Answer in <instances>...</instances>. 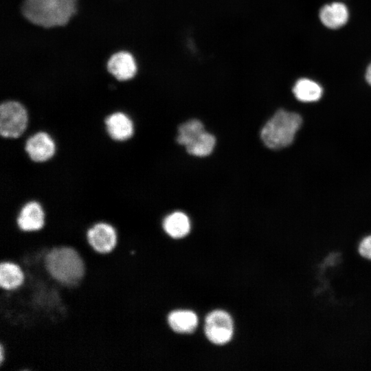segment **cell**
<instances>
[{
	"label": "cell",
	"mask_w": 371,
	"mask_h": 371,
	"mask_svg": "<svg viewBox=\"0 0 371 371\" xmlns=\"http://www.w3.org/2000/svg\"><path fill=\"white\" fill-rule=\"evenodd\" d=\"M90 246L98 253L109 254L115 247L117 234L115 227L105 221H99L90 227L87 232Z\"/></svg>",
	"instance_id": "cell-7"
},
{
	"label": "cell",
	"mask_w": 371,
	"mask_h": 371,
	"mask_svg": "<svg viewBox=\"0 0 371 371\" xmlns=\"http://www.w3.org/2000/svg\"><path fill=\"white\" fill-rule=\"evenodd\" d=\"M107 71L119 82L133 80L139 71V65L135 55L122 49L113 53L106 63Z\"/></svg>",
	"instance_id": "cell-6"
},
{
	"label": "cell",
	"mask_w": 371,
	"mask_h": 371,
	"mask_svg": "<svg viewBox=\"0 0 371 371\" xmlns=\"http://www.w3.org/2000/svg\"><path fill=\"white\" fill-rule=\"evenodd\" d=\"M348 16L347 7L339 2L325 5L319 11L322 23L331 29H337L344 25L348 21Z\"/></svg>",
	"instance_id": "cell-11"
},
{
	"label": "cell",
	"mask_w": 371,
	"mask_h": 371,
	"mask_svg": "<svg viewBox=\"0 0 371 371\" xmlns=\"http://www.w3.org/2000/svg\"><path fill=\"white\" fill-rule=\"evenodd\" d=\"M44 266L52 279L65 286L77 284L85 274L82 258L69 246L52 248L45 256Z\"/></svg>",
	"instance_id": "cell-2"
},
{
	"label": "cell",
	"mask_w": 371,
	"mask_h": 371,
	"mask_svg": "<svg viewBox=\"0 0 371 371\" xmlns=\"http://www.w3.org/2000/svg\"><path fill=\"white\" fill-rule=\"evenodd\" d=\"M24 273L21 267L11 261L0 262V288L4 290H14L22 285Z\"/></svg>",
	"instance_id": "cell-12"
},
{
	"label": "cell",
	"mask_w": 371,
	"mask_h": 371,
	"mask_svg": "<svg viewBox=\"0 0 371 371\" xmlns=\"http://www.w3.org/2000/svg\"><path fill=\"white\" fill-rule=\"evenodd\" d=\"M25 150L32 161L45 162L54 155L56 144L47 133L40 131L26 140Z\"/></svg>",
	"instance_id": "cell-9"
},
{
	"label": "cell",
	"mask_w": 371,
	"mask_h": 371,
	"mask_svg": "<svg viewBox=\"0 0 371 371\" xmlns=\"http://www.w3.org/2000/svg\"><path fill=\"white\" fill-rule=\"evenodd\" d=\"M295 98L304 102L317 101L322 95L323 90L321 86L313 80L308 78L299 79L293 88Z\"/></svg>",
	"instance_id": "cell-15"
},
{
	"label": "cell",
	"mask_w": 371,
	"mask_h": 371,
	"mask_svg": "<svg viewBox=\"0 0 371 371\" xmlns=\"http://www.w3.org/2000/svg\"><path fill=\"white\" fill-rule=\"evenodd\" d=\"M366 79L367 82L371 85V63L367 68L366 73Z\"/></svg>",
	"instance_id": "cell-19"
},
{
	"label": "cell",
	"mask_w": 371,
	"mask_h": 371,
	"mask_svg": "<svg viewBox=\"0 0 371 371\" xmlns=\"http://www.w3.org/2000/svg\"><path fill=\"white\" fill-rule=\"evenodd\" d=\"M104 122L108 135L114 140L125 141L133 135V121L124 112H113L106 117Z\"/></svg>",
	"instance_id": "cell-10"
},
{
	"label": "cell",
	"mask_w": 371,
	"mask_h": 371,
	"mask_svg": "<svg viewBox=\"0 0 371 371\" xmlns=\"http://www.w3.org/2000/svg\"><path fill=\"white\" fill-rule=\"evenodd\" d=\"M205 131L204 126L198 120H190L181 124L178 128L177 142L186 147L196 140Z\"/></svg>",
	"instance_id": "cell-16"
},
{
	"label": "cell",
	"mask_w": 371,
	"mask_h": 371,
	"mask_svg": "<svg viewBox=\"0 0 371 371\" xmlns=\"http://www.w3.org/2000/svg\"><path fill=\"white\" fill-rule=\"evenodd\" d=\"M215 144L214 136L204 131L196 140L185 148L190 155L202 157L208 156L212 153Z\"/></svg>",
	"instance_id": "cell-17"
},
{
	"label": "cell",
	"mask_w": 371,
	"mask_h": 371,
	"mask_svg": "<svg viewBox=\"0 0 371 371\" xmlns=\"http://www.w3.org/2000/svg\"><path fill=\"white\" fill-rule=\"evenodd\" d=\"M302 122V117L297 113L278 110L261 129L260 138L271 149L284 148L293 141Z\"/></svg>",
	"instance_id": "cell-3"
},
{
	"label": "cell",
	"mask_w": 371,
	"mask_h": 371,
	"mask_svg": "<svg viewBox=\"0 0 371 371\" xmlns=\"http://www.w3.org/2000/svg\"><path fill=\"white\" fill-rule=\"evenodd\" d=\"M46 212L40 203L30 201L18 211L16 223L23 232H32L41 230L45 224Z\"/></svg>",
	"instance_id": "cell-8"
},
{
	"label": "cell",
	"mask_w": 371,
	"mask_h": 371,
	"mask_svg": "<svg viewBox=\"0 0 371 371\" xmlns=\"http://www.w3.org/2000/svg\"><path fill=\"white\" fill-rule=\"evenodd\" d=\"M27 111L16 100H6L0 105V134L5 138H18L26 130Z\"/></svg>",
	"instance_id": "cell-4"
},
{
	"label": "cell",
	"mask_w": 371,
	"mask_h": 371,
	"mask_svg": "<svg viewBox=\"0 0 371 371\" xmlns=\"http://www.w3.org/2000/svg\"><path fill=\"white\" fill-rule=\"evenodd\" d=\"M77 0H23L21 14L31 23L44 28L65 25L77 11Z\"/></svg>",
	"instance_id": "cell-1"
},
{
	"label": "cell",
	"mask_w": 371,
	"mask_h": 371,
	"mask_svg": "<svg viewBox=\"0 0 371 371\" xmlns=\"http://www.w3.org/2000/svg\"><path fill=\"white\" fill-rule=\"evenodd\" d=\"M205 333L215 344H225L231 339L234 326L231 316L225 311L216 310L207 315L205 322Z\"/></svg>",
	"instance_id": "cell-5"
},
{
	"label": "cell",
	"mask_w": 371,
	"mask_h": 371,
	"mask_svg": "<svg viewBox=\"0 0 371 371\" xmlns=\"http://www.w3.org/2000/svg\"><path fill=\"white\" fill-rule=\"evenodd\" d=\"M359 251L362 256L371 259V236L365 238L361 242Z\"/></svg>",
	"instance_id": "cell-18"
},
{
	"label": "cell",
	"mask_w": 371,
	"mask_h": 371,
	"mask_svg": "<svg viewBox=\"0 0 371 371\" xmlns=\"http://www.w3.org/2000/svg\"><path fill=\"white\" fill-rule=\"evenodd\" d=\"M168 323L171 328L179 333H190L197 326L196 315L190 311H175L168 316Z\"/></svg>",
	"instance_id": "cell-14"
},
{
	"label": "cell",
	"mask_w": 371,
	"mask_h": 371,
	"mask_svg": "<svg viewBox=\"0 0 371 371\" xmlns=\"http://www.w3.org/2000/svg\"><path fill=\"white\" fill-rule=\"evenodd\" d=\"M163 228L166 233L174 238L186 236L190 230V222L188 216L181 212H175L164 219Z\"/></svg>",
	"instance_id": "cell-13"
}]
</instances>
